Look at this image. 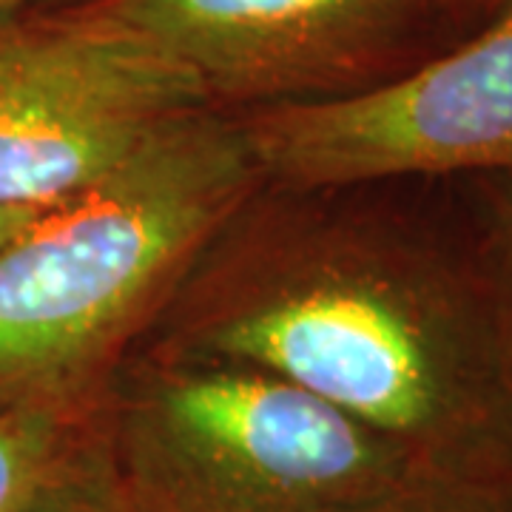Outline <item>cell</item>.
I'll return each mask as SVG.
<instances>
[{
  "instance_id": "obj_1",
  "label": "cell",
  "mask_w": 512,
  "mask_h": 512,
  "mask_svg": "<svg viewBox=\"0 0 512 512\" xmlns=\"http://www.w3.org/2000/svg\"><path fill=\"white\" fill-rule=\"evenodd\" d=\"M146 348L262 367L419 470L512 490V296L467 220L262 185Z\"/></svg>"
},
{
  "instance_id": "obj_2",
  "label": "cell",
  "mask_w": 512,
  "mask_h": 512,
  "mask_svg": "<svg viewBox=\"0 0 512 512\" xmlns=\"http://www.w3.org/2000/svg\"><path fill=\"white\" fill-rule=\"evenodd\" d=\"M265 185L234 114L168 128L0 248V410L92 413L202 251Z\"/></svg>"
},
{
  "instance_id": "obj_3",
  "label": "cell",
  "mask_w": 512,
  "mask_h": 512,
  "mask_svg": "<svg viewBox=\"0 0 512 512\" xmlns=\"http://www.w3.org/2000/svg\"><path fill=\"white\" fill-rule=\"evenodd\" d=\"M97 424L134 512H350L413 470L282 376L146 345L106 387Z\"/></svg>"
},
{
  "instance_id": "obj_4",
  "label": "cell",
  "mask_w": 512,
  "mask_h": 512,
  "mask_svg": "<svg viewBox=\"0 0 512 512\" xmlns=\"http://www.w3.org/2000/svg\"><path fill=\"white\" fill-rule=\"evenodd\" d=\"M205 109L183 63L86 3L0 20V208L52 211Z\"/></svg>"
},
{
  "instance_id": "obj_5",
  "label": "cell",
  "mask_w": 512,
  "mask_h": 512,
  "mask_svg": "<svg viewBox=\"0 0 512 512\" xmlns=\"http://www.w3.org/2000/svg\"><path fill=\"white\" fill-rule=\"evenodd\" d=\"M237 120L265 185L288 191L512 171V0L390 80Z\"/></svg>"
},
{
  "instance_id": "obj_6",
  "label": "cell",
  "mask_w": 512,
  "mask_h": 512,
  "mask_svg": "<svg viewBox=\"0 0 512 512\" xmlns=\"http://www.w3.org/2000/svg\"><path fill=\"white\" fill-rule=\"evenodd\" d=\"M200 80L214 109L359 92L458 40L470 0H86Z\"/></svg>"
},
{
  "instance_id": "obj_7",
  "label": "cell",
  "mask_w": 512,
  "mask_h": 512,
  "mask_svg": "<svg viewBox=\"0 0 512 512\" xmlns=\"http://www.w3.org/2000/svg\"><path fill=\"white\" fill-rule=\"evenodd\" d=\"M94 410H0V512L29 507L86 433Z\"/></svg>"
},
{
  "instance_id": "obj_8",
  "label": "cell",
  "mask_w": 512,
  "mask_h": 512,
  "mask_svg": "<svg viewBox=\"0 0 512 512\" xmlns=\"http://www.w3.org/2000/svg\"><path fill=\"white\" fill-rule=\"evenodd\" d=\"M23 512H134L111 464L97 410L72 453Z\"/></svg>"
},
{
  "instance_id": "obj_9",
  "label": "cell",
  "mask_w": 512,
  "mask_h": 512,
  "mask_svg": "<svg viewBox=\"0 0 512 512\" xmlns=\"http://www.w3.org/2000/svg\"><path fill=\"white\" fill-rule=\"evenodd\" d=\"M350 512H512V490L413 467Z\"/></svg>"
},
{
  "instance_id": "obj_10",
  "label": "cell",
  "mask_w": 512,
  "mask_h": 512,
  "mask_svg": "<svg viewBox=\"0 0 512 512\" xmlns=\"http://www.w3.org/2000/svg\"><path fill=\"white\" fill-rule=\"evenodd\" d=\"M470 191L467 225L481 254L512 296V171L458 177Z\"/></svg>"
},
{
  "instance_id": "obj_11",
  "label": "cell",
  "mask_w": 512,
  "mask_h": 512,
  "mask_svg": "<svg viewBox=\"0 0 512 512\" xmlns=\"http://www.w3.org/2000/svg\"><path fill=\"white\" fill-rule=\"evenodd\" d=\"M43 211H32V208H0V248L12 237H18L26 225L40 217Z\"/></svg>"
},
{
  "instance_id": "obj_12",
  "label": "cell",
  "mask_w": 512,
  "mask_h": 512,
  "mask_svg": "<svg viewBox=\"0 0 512 512\" xmlns=\"http://www.w3.org/2000/svg\"><path fill=\"white\" fill-rule=\"evenodd\" d=\"M26 3H29V0H0V20L18 15V9H23Z\"/></svg>"
},
{
  "instance_id": "obj_13",
  "label": "cell",
  "mask_w": 512,
  "mask_h": 512,
  "mask_svg": "<svg viewBox=\"0 0 512 512\" xmlns=\"http://www.w3.org/2000/svg\"><path fill=\"white\" fill-rule=\"evenodd\" d=\"M470 3H473V6H484V9H490V12H493V9H498L504 0H470Z\"/></svg>"
}]
</instances>
